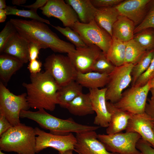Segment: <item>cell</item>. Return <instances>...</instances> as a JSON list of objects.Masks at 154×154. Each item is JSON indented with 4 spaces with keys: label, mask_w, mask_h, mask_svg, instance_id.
I'll list each match as a JSON object with an SVG mask.
<instances>
[{
    "label": "cell",
    "mask_w": 154,
    "mask_h": 154,
    "mask_svg": "<svg viewBox=\"0 0 154 154\" xmlns=\"http://www.w3.org/2000/svg\"><path fill=\"white\" fill-rule=\"evenodd\" d=\"M9 21L19 35L29 42L39 43L55 52L69 54L76 50L74 45L60 39L45 23L18 19H11Z\"/></svg>",
    "instance_id": "cell-1"
},
{
    "label": "cell",
    "mask_w": 154,
    "mask_h": 154,
    "mask_svg": "<svg viewBox=\"0 0 154 154\" xmlns=\"http://www.w3.org/2000/svg\"><path fill=\"white\" fill-rule=\"evenodd\" d=\"M30 82H23L26 98L30 108L53 111L58 104V92L60 87L47 71L31 74Z\"/></svg>",
    "instance_id": "cell-2"
},
{
    "label": "cell",
    "mask_w": 154,
    "mask_h": 154,
    "mask_svg": "<svg viewBox=\"0 0 154 154\" xmlns=\"http://www.w3.org/2000/svg\"><path fill=\"white\" fill-rule=\"evenodd\" d=\"M20 117L33 120L42 128L49 130L50 133L58 135H67L72 132L78 133L95 131L100 127L80 124L71 118L61 119L50 114L43 109L36 112L22 110Z\"/></svg>",
    "instance_id": "cell-3"
},
{
    "label": "cell",
    "mask_w": 154,
    "mask_h": 154,
    "mask_svg": "<svg viewBox=\"0 0 154 154\" xmlns=\"http://www.w3.org/2000/svg\"><path fill=\"white\" fill-rule=\"evenodd\" d=\"M36 135L35 128L25 124L12 126L0 136V150L35 154Z\"/></svg>",
    "instance_id": "cell-4"
},
{
    "label": "cell",
    "mask_w": 154,
    "mask_h": 154,
    "mask_svg": "<svg viewBox=\"0 0 154 154\" xmlns=\"http://www.w3.org/2000/svg\"><path fill=\"white\" fill-rule=\"evenodd\" d=\"M26 97L25 93L18 95L14 94L0 82V114L4 115L13 126L21 123V111L28 110L30 108Z\"/></svg>",
    "instance_id": "cell-5"
},
{
    "label": "cell",
    "mask_w": 154,
    "mask_h": 154,
    "mask_svg": "<svg viewBox=\"0 0 154 154\" xmlns=\"http://www.w3.org/2000/svg\"><path fill=\"white\" fill-rule=\"evenodd\" d=\"M43 66L60 87L76 80L78 72L68 56L53 54L45 59Z\"/></svg>",
    "instance_id": "cell-6"
},
{
    "label": "cell",
    "mask_w": 154,
    "mask_h": 154,
    "mask_svg": "<svg viewBox=\"0 0 154 154\" xmlns=\"http://www.w3.org/2000/svg\"><path fill=\"white\" fill-rule=\"evenodd\" d=\"M98 139L107 150L117 154H142L136 148L141 135L134 132H119L112 134H98Z\"/></svg>",
    "instance_id": "cell-7"
},
{
    "label": "cell",
    "mask_w": 154,
    "mask_h": 154,
    "mask_svg": "<svg viewBox=\"0 0 154 154\" xmlns=\"http://www.w3.org/2000/svg\"><path fill=\"white\" fill-rule=\"evenodd\" d=\"M71 28L79 33L87 45H96L106 55L112 44V38L94 20L88 23L78 21Z\"/></svg>",
    "instance_id": "cell-8"
},
{
    "label": "cell",
    "mask_w": 154,
    "mask_h": 154,
    "mask_svg": "<svg viewBox=\"0 0 154 154\" xmlns=\"http://www.w3.org/2000/svg\"><path fill=\"white\" fill-rule=\"evenodd\" d=\"M133 65L131 63H125L116 67L109 74V81L106 87V101L114 104L120 99L123 91L131 83V72Z\"/></svg>",
    "instance_id": "cell-9"
},
{
    "label": "cell",
    "mask_w": 154,
    "mask_h": 154,
    "mask_svg": "<svg viewBox=\"0 0 154 154\" xmlns=\"http://www.w3.org/2000/svg\"><path fill=\"white\" fill-rule=\"evenodd\" d=\"M150 88L149 81L142 86H131L123 92L120 99L114 104L118 108L132 114L143 113L145 112Z\"/></svg>",
    "instance_id": "cell-10"
},
{
    "label": "cell",
    "mask_w": 154,
    "mask_h": 154,
    "mask_svg": "<svg viewBox=\"0 0 154 154\" xmlns=\"http://www.w3.org/2000/svg\"><path fill=\"white\" fill-rule=\"evenodd\" d=\"M35 129L37 135L36 153H38L48 147L54 149L58 152L68 150H74L76 139L72 133L67 135H61L47 133L37 127L35 128Z\"/></svg>",
    "instance_id": "cell-11"
},
{
    "label": "cell",
    "mask_w": 154,
    "mask_h": 154,
    "mask_svg": "<svg viewBox=\"0 0 154 154\" xmlns=\"http://www.w3.org/2000/svg\"><path fill=\"white\" fill-rule=\"evenodd\" d=\"M39 9L48 18L53 17L60 20L65 27L71 28L76 22L79 21L75 11L63 0H48L46 4Z\"/></svg>",
    "instance_id": "cell-12"
},
{
    "label": "cell",
    "mask_w": 154,
    "mask_h": 154,
    "mask_svg": "<svg viewBox=\"0 0 154 154\" xmlns=\"http://www.w3.org/2000/svg\"><path fill=\"white\" fill-rule=\"evenodd\" d=\"M102 51L92 44L76 48L75 52L68 54L78 72L86 73L92 71L93 65Z\"/></svg>",
    "instance_id": "cell-13"
},
{
    "label": "cell",
    "mask_w": 154,
    "mask_h": 154,
    "mask_svg": "<svg viewBox=\"0 0 154 154\" xmlns=\"http://www.w3.org/2000/svg\"><path fill=\"white\" fill-rule=\"evenodd\" d=\"M76 134L74 150L78 154H117L107 150L94 131Z\"/></svg>",
    "instance_id": "cell-14"
},
{
    "label": "cell",
    "mask_w": 154,
    "mask_h": 154,
    "mask_svg": "<svg viewBox=\"0 0 154 154\" xmlns=\"http://www.w3.org/2000/svg\"><path fill=\"white\" fill-rule=\"evenodd\" d=\"M154 126L151 118L145 112L140 114H131L125 131L138 133L142 138L154 148Z\"/></svg>",
    "instance_id": "cell-15"
},
{
    "label": "cell",
    "mask_w": 154,
    "mask_h": 154,
    "mask_svg": "<svg viewBox=\"0 0 154 154\" xmlns=\"http://www.w3.org/2000/svg\"><path fill=\"white\" fill-rule=\"evenodd\" d=\"M106 87L89 89L92 108L96 114L94 123L104 128L108 126L111 119V114L106 105Z\"/></svg>",
    "instance_id": "cell-16"
},
{
    "label": "cell",
    "mask_w": 154,
    "mask_h": 154,
    "mask_svg": "<svg viewBox=\"0 0 154 154\" xmlns=\"http://www.w3.org/2000/svg\"><path fill=\"white\" fill-rule=\"evenodd\" d=\"M151 0H126L115 7L119 15L132 21L135 26L143 21Z\"/></svg>",
    "instance_id": "cell-17"
},
{
    "label": "cell",
    "mask_w": 154,
    "mask_h": 154,
    "mask_svg": "<svg viewBox=\"0 0 154 154\" xmlns=\"http://www.w3.org/2000/svg\"><path fill=\"white\" fill-rule=\"evenodd\" d=\"M29 42L17 32L5 44L2 52L12 56L23 64L29 61Z\"/></svg>",
    "instance_id": "cell-18"
},
{
    "label": "cell",
    "mask_w": 154,
    "mask_h": 154,
    "mask_svg": "<svg viewBox=\"0 0 154 154\" xmlns=\"http://www.w3.org/2000/svg\"><path fill=\"white\" fill-rule=\"evenodd\" d=\"M107 110L111 114V119L106 129L107 134H112L125 130L131 114L116 107L114 104L106 101Z\"/></svg>",
    "instance_id": "cell-19"
},
{
    "label": "cell",
    "mask_w": 154,
    "mask_h": 154,
    "mask_svg": "<svg viewBox=\"0 0 154 154\" xmlns=\"http://www.w3.org/2000/svg\"><path fill=\"white\" fill-rule=\"evenodd\" d=\"M135 26L132 21L125 16L119 15L113 26L112 38L123 42L133 39Z\"/></svg>",
    "instance_id": "cell-20"
},
{
    "label": "cell",
    "mask_w": 154,
    "mask_h": 154,
    "mask_svg": "<svg viewBox=\"0 0 154 154\" xmlns=\"http://www.w3.org/2000/svg\"><path fill=\"white\" fill-rule=\"evenodd\" d=\"M109 80V74L91 71L84 73L78 72L75 81L82 87L91 89L104 88Z\"/></svg>",
    "instance_id": "cell-21"
},
{
    "label": "cell",
    "mask_w": 154,
    "mask_h": 154,
    "mask_svg": "<svg viewBox=\"0 0 154 154\" xmlns=\"http://www.w3.org/2000/svg\"><path fill=\"white\" fill-rule=\"evenodd\" d=\"M78 15L80 22L88 23L94 20L97 10L90 0H66Z\"/></svg>",
    "instance_id": "cell-22"
},
{
    "label": "cell",
    "mask_w": 154,
    "mask_h": 154,
    "mask_svg": "<svg viewBox=\"0 0 154 154\" xmlns=\"http://www.w3.org/2000/svg\"><path fill=\"white\" fill-rule=\"evenodd\" d=\"M119 15L115 7L97 8L94 20L112 38L113 26Z\"/></svg>",
    "instance_id": "cell-23"
},
{
    "label": "cell",
    "mask_w": 154,
    "mask_h": 154,
    "mask_svg": "<svg viewBox=\"0 0 154 154\" xmlns=\"http://www.w3.org/2000/svg\"><path fill=\"white\" fill-rule=\"evenodd\" d=\"M23 64L12 56L5 53L1 54L0 55V78L2 81L7 84L13 75L22 68Z\"/></svg>",
    "instance_id": "cell-24"
},
{
    "label": "cell",
    "mask_w": 154,
    "mask_h": 154,
    "mask_svg": "<svg viewBox=\"0 0 154 154\" xmlns=\"http://www.w3.org/2000/svg\"><path fill=\"white\" fill-rule=\"evenodd\" d=\"M66 108L72 114L80 116L93 114L89 93H83L75 98L68 105Z\"/></svg>",
    "instance_id": "cell-25"
},
{
    "label": "cell",
    "mask_w": 154,
    "mask_h": 154,
    "mask_svg": "<svg viewBox=\"0 0 154 154\" xmlns=\"http://www.w3.org/2000/svg\"><path fill=\"white\" fill-rule=\"evenodd\" d=\"M82 87L75 80L60 87L58 92V104L66 108L72 100L82 93Z\"/></svg>",
    "instance_id": "cell-26"
},
{
    "label": "cell",
    "mask_w": 154,
    "mask_h": 154,
    "mask_svg": "<svg viewBox=\"0 0 154 154\" xmlns=\"http://www.w3.org/2000/svg\"><path fill=\"white\" fill-rule=\"evenodd\" d=\"M125 42L112 38V44L106 54L108 59L115 66L125 63Z\"/></svg>",
    "instance_id": "cell-27"
},
{
    "label": "cell",
    "mask_w": 154,
    "mask_h": 154,
    "mask_svg": "<svg viewBox=\"0 0 154 154\" xmlns=\"http://www.w3.org/2000/svg\"><path fill=\"white\" fill-rule=\"evenodd\" d=\"M125 63H131L134 65L142 57L147 50L133 39L125 42Z\"/></svg>",
    "instance_id": "cell-28"
},
{
    "label": "cell",
    "mask_w": 154,
    "mask_h": 154,
    "mask_svg": "<svg viewBox=\"0 0 154 154\" xmlns=\"http://www.w3.org/2000/svg\"><path fill=\"white\" fill-rule=\"evenodd\" d=\"M154 55V49L147 50L141 59L134 65L131 72V86L134 85L139 77L147 70Z\"/></svg>",
    "instance_id": "cell-29"
},
{
    "label": "cell",
    "mask_w": 154,
    "mask_h": 154,
    "mask_svg": "<svg viewBox=\"0 0 154 154\" xmlns=\"http://www.w3.org/2000/svg\"><path fill=\"white\" fill-rule=\"evenodd\" d=\"M5 9L7 15H15L29 18L51 25L48 20L42 18L37 14V9L21 10L17 9L15 7L10 6H7Z\"/></svg>",
    "instance_id": "cell-30"
},
{
    "label": "cell",
    "mask_w": 154,
    "mask_h": 154,
    "mask_svg": "<svg viewBox=\"0 0 154 154\" xmlns=\"http://www.w3.org/2000/svg\"><path fill=\"white\" fill-rule=\"evenodd\" d=\"M133 39L147 50L154 49V29L143 30L136 33Z\"/></svg>",
    "instance_id": "cell-31"
},
{
    "label": "cell",
    "mask_w": 154,
    "mask_h": 154,
    "mask_svg": "<svg viewBox=\"0 0 154 154\" xmlns=\"http://www.w3.org/2000/svg\"><path fill=\"white\" fill-rule=\"evenodd\" d=\"M52 27L64 36L76 48L85 47L87 45L84 43L79 33L71 28H63L60 26L51 25Z\"/></svg>",
    "instance_id": "cell-32"
},
{
    "label": "cell",
    "mask_w": 154,
    "mask_h": 154,
    "mask_svg": "<svg viewBox=\"0 0 154 154\" xmlns=\"http://www.w3.org/2000/svg\"><path fill=\"white\" fill-rule=\"evenodd\" d=\"M116 67L108 59L106 55L102 51L93 65L92 71L101 73L110 74Z\"/></svg>",
    "instance_id": "cell-33"
},
{
    "label": "cell",
    "mask_w": 154,
    "mask_h": 154,
    "mask_svg": "<svg viewBox=\"0 0 154 154\" xmlns=\"http://www.w3.org/2000/svg\"><path fill=\"white\" fill-rule=\"evenodd\" d=\"M148 28L154 29V0H151L146 15L142 22L135 28L134 34Z\"/></svg>",
    "instance_id": "cell-34"
},
{
    "label": "cell",
    "mask_w": 154,
    "mask_h": 154,
    "mask_svg": "<svg viewBox=\"0 0 154 154\" xmlns=\"http://www.w3.org/2000/svg\"><path fill=\"white\" fill-rule=\"evenodd\" d=\"M13 25L9 21L6 23L0 33V52H2L3 48L8 39L17 32Z\"/></svg>",
    "instance_id": "cell-35"
},
{
    "label": "cell",
    "mask_w": 154,
    "mask_h": 154,
    "mask_svg": "<svg viewBox=\"0 0 154 154\" xmlns=\"http://www.w3.org/2000/svg\"><path fill=\"white\" fill-rule=\"evenodd\" d=\"M154 75V55L148 68L139 77L133 86L136 87L144 86L151 79Z\"/></svg>",
    "instance_id": "cell-36"
},
{
    "label": "cell",
    "mask_w": 154,
    "mask_h": 154,
    "mask_svg": "<svg viewBox=\"0 0 154 154\" xmlns=\"http://www.w3.org/2000/svg\"><path fill=\"white\" fill-rule=\"evenodd\" d=\"M42 44L34 42H30L29 45V61L38 58L39 51L41 49H46Z\"/></svg>",
    "instance_id": "cell-37"
},
{
    "label": "cell",
    "mask_w": 154,
    "mask_h": 154,
    "mask_svg": "<svg viewBox=\"0 0 154 154\" xmlns=\"http://www.w3.org/2000/svg\"><path fill=\"white\" fill-rule=\"evenodd\" d=\"M96 8L115 7L121 3L122 0H90Z\"/></svg>",
    "instance_id": "cell-38"
},
{
    "label": "cell",
    "mask_w": 154,
    "mask_h": 154,
    "mask_svg": "<svg viewBox=\"0 0 154 154\" xmlns=\"http://www.w3.org/2000/svg\"><path fill=\"white\" fill-rule=\"evenodd\" d=\"M136 147L142 154H154V148L142 138L138 141Z\"/></svg>",
    "instance_id": "cell-39"
},
{
    "label": "cell",
    "mask_w": 154,
    "mask_h": 154,
    "mask_svg": "<svg viewBox=\"0 0 154 154\" xmlns=\"http://www.w3.org/2000/svg\"><path fill=\"white\" fill-rule=\"evenodd\" d=\"M42 63L37 59L30 61L28 68L31 74H36L40 72Z\"/></svg>",
    "instance_id": "cell-40"
},
{
    "label": "cell",
    "mask_w": 154,
    "mask_h": 154,
    "mask_svg": "<svg viewBox=\"0 0 154 154\" xmlns=\"http://www.w3.org/2000/svg\"><path fill=\"white\" fill-rule=\"evenodd\" d=\"M12 126L5 116L0 114V136Z\"/></svg>",
    "instance_id": "cell-41"
},
{
    "label": "cell",
    "mask_w": 154,
    "mask_h": 154,
    "mask_svg": "<svg viewBox=\"0 0 154 154\" xmlns=\"http://www.w3.org/2000/svg\"><path fill=\"white\" fill-rule=\"evenodd\" d=\"M48 0H37L33 3L29 5H22L20 6L30 9H37L43 7Z\"/></svg>",
    "instance_id": "cell-42"
},
{
    "label": "cell",
    "mask_w": 154,
    "mask_h": 154,
    "mask_svg": "<svg viewBox=\"0 0 154 154\" xmlns=\"http://www.w3.org/2000/svg\"><path fill=\"white\" fill-rule=\"evenodd\" d=\"M149 103H146L145 112L149 116L154 125V103L149 99Z\"/></svg>",
    "instance_id": "cell-43"
},
{
    "label": "cell",
    "mask_w": 154,
    "mask_h": 154,
    "mask_svg": "<svg viewBox=\"0 0 154 154\" xmlns=\"http://www.w3.org/2000/svg\"><path fill=\"white\" fill-rule=\"evenodd\" d=\"M7 15L5 9H0V23L4 22L7 18Z\"/></svg>",
    "instance_id": "cell-44"
},
{
    "label": "cell",
    "mask_w": 154,
    "mask_h": 154,
    "mask_svg": "<svg viewBox=\"0 0 154 154\" xmlns=\"http://www.w3.org/2000/svg\"><path fill=\"white\" fill-rule=\"evenodd\" d=\"M26 0H13L12 3L13 5L20 6L26 3Z\"/></svg>",
    "instance_id": "cell-45"
},
{
    "label": "cell",
    "mask_w": 154,
    "mask_h": 154,
    "mask_svg": "<svg viewBox=\"0 0 154 154\" xmlns=\"http://www.w3.org/2000/svg\"><path fill=\"white\" fill-rule=\"evenodd\" d=\"M7 6L5 0H0V9H5Z\"/></svg>",
    "instance_id": "cell-46"
},
{
    "label": "cell",
    "mask_w": 154,
    "mask_h": 154,
    "mask_svg": "<svg viewBox=\"0 0 154 154\" xmlns=\"http://www.w3.org/2000/svg\"><path fill=\"white\" fill-rule=\"evenodd\" d=\"M151 94V96L150 99L149 100L152 102L154 103V87L151 88L150 89Z\"/></svg>",
    "instance_id": "cell-47"
},
{
    "label": "cell",
    "mask_w": 154,
    "mask_h": 154,
    "mask_svg": "<svg viewBox=\"0 0 154 154\" xmlns=\"http://www.w3.org/2000/svg\"><path fill=\"white\" fill-rule=\"evenodd\" d=\"M72 150H68L63 152H58V154H73Z\"/></svg>",
    "instance_id": "cell-48"
},
{
    "label": "cell",
    "mask_w": 154,
    "mask_h": 154,
    "mask_svg": "<svg viewBox=\"0 0 154 154\" xmlns=\"http://www.w3.org/2000/svg\"><path fill=\"white\" fill-rule=\"evenodd\" d=\"M149 81L151 88L154 87V75Z\"/></svg>",
    "instance_id": "cell-49"
},
{
    "label": "cell",
    "mask_w": 154,
    "mask_h": 154,
    "mask_svg": "<svg viewBox=\"0 0 154 154\" xmlns=\"http://www.w3.org/2000/svg\"><path fill=\"white\" fill-rule=\"evenodd\" d=\"M0 154H7L5 153H4L2 152L0 150Z\"/></svg>",
    "instance_id": "cell-50"
},
{
    "label": "cell",
    "mask_w": 154,
    "mask_h": 154,
    "mask_svg": "<svg viewBox=\"0 0 154 154\" xmlns=\"http://www.w3.org/2000/svg\"><path fill=\"white\" fill-rule=\"evenodd\" d=\"M153 131L154 132V126L153 127Z\"/></svg>",
    "instance_id": "cell-51"
}]
</instances>
